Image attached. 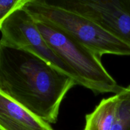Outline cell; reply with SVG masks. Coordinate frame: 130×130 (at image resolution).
Here are the masks:
<instances>
[{
    "label": "cell",
    "instance_id": "277c9868",
    "mask_svg": "<svg viewBox=\"0 0 130 130\" xmlns=\"http://www.w3.org/2000/svg\"><path fill=\"white\" fill-rule=\"evenodd\" d=\"M0 31L1 44L36 55L72 77L77 85L81 86V81L77 74L50 46L39 32L36 20L24 6L8 17Z\"/></svg>",
    "mask_w": 130,
    "mask_h": 130
},
{
    "label": "cell",
    "instance_id": "3957f363",
    "mask_svg": "<svg viewBox=\"0 0 130 130\" xmlns=\"http://www.w3.org/2000/svg\"><path fill=\"white\" fill-rule=\"evenodd\" d=\"M36 22L39 32L50 46L77 74L81 86L96 95L117 94L124 87L107 71L97 55L54 25Z\"/></svg>",
    "mask_w": 130,
    "mask_h": 130
},
{
    "label": "cell",
    "instance_id": "9c48e42d",
    "mask_svg": "<svg viewBox=\"0 0 130 130\" xmlns=\"http://www.w3.org/2000/svg\"><path fill=\"white\" fill-rule=\"evenodd\" d=\"M28 0H5L0 1V29L4 21L14 11L23 7Z\"/></svg>",
    "mask_w": 130,
    "mask_h": 130
},
{
    "label": "cell",
    "instance_id": "7a4b0ae2",
    "mask_svg": "<svg viewBox=\"0 0 130 130\" xmlns=\"http://www.w3.org/2000/svg\"><path fill=\"white\" fill-rule=\"evenodd\" d=\"M24 8L36 21L54 25L99 57L105 54L130 56V46L81 15L50 4L47 0H28Z\"/></svg>",
    "mask_w": 130,
    "mask_h": 130
},
{
    "label": "cell",
    "instance_id": "5b68a950",
    "mask_svg": "<svg viewBox=\"0 0 130 130\" xmlns=\"http://www.w3.org/2000/svg\"><path fill=\"white\" fill-rule=\"evenodd\" d=\"M47 1L87 18L130 46V0Z\"/></svg>",
    "mask_w": 130,
    "mask_h": 130
},
{
    "label": "cell",
    "instance_id": "ba28073f",
    "mask_svg": "<svg viewBox=\"0 0 130 130\" xmlns=\"http://www.w3.org/2000/svg\"><path fill=\"white\" fill-rule=\"evenodd\" d=\"M117 95L118 107L111 130H130V85Z\"/></svg>",
    "mask_w": 130,
    "mask_h": 130
},
{
    "label": "cell",
    "instance_id": "8992f818",
    "mask_svg": "<svg viewBox=\"0 0 130 130\" xmlns=\"http://www.w3.org/2000/svg\"><path fill=\"white\" fill-rule=\"evenodd\" d=\"M0 130H54L0 91Z\"/></svg>",
    "mask_w": 130,
    "mask_h": 130
},
{
    "label": "cell",
    "instance_id": "52a82bcc",
    "mask_svg": "<svg viewBox=\"0 0 130 130\" xmlns=\"http://www.w3.org/2000/svg\"><path fill=\"white\" fill-rule=\"evenodd\" d=\"M118 104L117 94L101 100L95 110L85 117L86 123L83 130H111Z\"/></svg>",
    "mask_w": 130,
    "mask_h": 130
},
{
    "label": "cell",
    "instance_id": "6da1fadb",
    "mask_svg": "<svg viewBox=\"0 0 130 130\" xmlns=\"http://www.w3.org/2000/svg\"><path fill=\"white\" fill-rule=\"evenodd\" d=\"M75 85L40 57L0 43V91L46 123H57L62 100Z\"/></svg>",
    "mask_w": 130,
    "mask_h": 130
}]
</instances>
